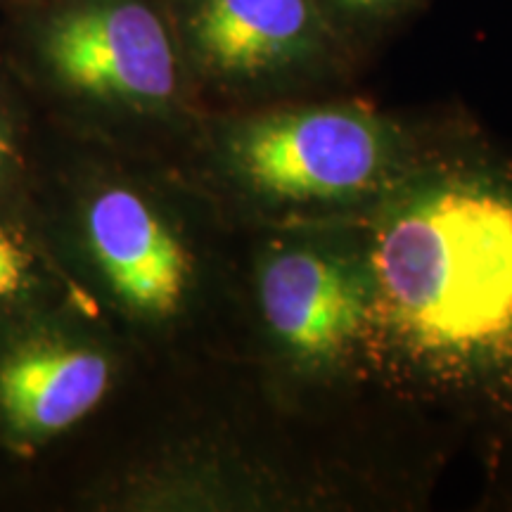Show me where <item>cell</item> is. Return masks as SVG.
Listing matches in <instances>:
<instances>
[{"instance_id": "obj_1", "label": "cell", "mask_w": 512, "mask_h": 512, "mask_svg": "<svg viewBox=\"0 0 512 512\" xmlns=\"http://www.w3.org/2000/svg\"><path fill=\"white\" fill-rule=\"evenodd\" d=\"M373 297L406 342L512 396V174L408 202L373 249Z\"/></svg>"}, {"instance_id": "obj_2", "label": "cell", "mask_w": 512, "mask_h": 512, "mask_svg": "<svg viewBox=\"0 0 512 512\" xmlns=\"http://www.w3.org/2000/svg\"><path fill=\"white\" fill-rule=\"evenodd\" d=\"M17 50L64 98L126 114H166L192 88L164 0H27Z\"/></svg>"}, {"instance_id": "obj_3", "label": "cell", "mask_w": 512, "mask_h": 512, "mask_svg": "<svg viewBox=\"0 0 512 512\" xmlns=\"http://www.w3.org/2000/svg\"><path fill=\"white\" fill-rule=\"evenodd\" d=\"M192 86L228 95L290 93L335 79L351 48L316 0H164Z\"/></svg>"}, {"instance_id": "obj_4", "label": "cell", "mask_w": 512, "mask_h": 512, "mask_svg": "<svg viewBox=\"0 0 512 512\" xmlns=\"http://www.w3.org/2000/svg\"><path fill=\"white\" fill-rule=\"evenodd\" d=\"M230 164L259 195L335 202L380 183L392 133L356 102H299L247 114L230 126Z\"/></svg>"}, {"instance_id": "obj_5", "label": "cell", "mask_w": 512, "mask_h": 512, "mask_svg": "<svg viewBox=\"0 0 512 512\" xmlns=\"http://www.w3.org/2000/svg\"><path fill=\"white\" fill-rule=\"evenodd\" d=\"M259 304L268 330L306 363H330L356 342L375 306L373 278L311 247L266 256Z\"/></svg>"}, {"instance_id": "obj_6", "label": "cell", "mask_w": 512, "mask_h": 512, "mask_svg": "<svg viewBox=\"0 0 512 512\" xmlns=\"http://www.w3.org/2000/svg\"><path fill=\"white\" fill-rule=\"evenodd\" d=\"M86 238L114 297L145 318H169L190 287V254L162 214L124 185L88 204Z\"/></svg>"}, {"instance_id": "obj_7", "label": "cell", "mask_w": 512, "mask_h": 512, "mask_svg": "<svg viewBox=\"0 0 512 512\" xmlns=\"http://www.w3.org/2000/svg\"><path fill=\"white\" fill-rule=\"evenodd\" d=\"M112 363L100 349L41 337L0 363V413L17 432L46 437L86 418L105 399Z\"/></svg>"}, {"instance_id": "obj_8", "label": "cell", "mask_w": 512, "mask_h": 512, "mask_svg": "<svg viewBox=\"0 0 512 512\" xmlns=\"http://www.w3.org/2000/svg\"><path fill=\"white\" fill-rule=\"evenodd\" d=\"M337 36L356 53L366 41L382 36L403 17L418 10L422 0H316Z\"/></svg>"}, {"instance_id": "obj_9", "label": "cell", "mask_w": 512, "mask_h": 512, "mask_svg": "<svg viewBox=\"0 0 512 512\" xmlns=\"http://www.w3.org/2000/svg\"><path fill=\"white\" fill-rule=\"evenodd\" d=\"M31 278V254L19 235L0 226V304L15 299Z\"/></svg>"}, {"instance_id": "obj_10", "label": "cell", "mask_w": 512, "mask_h": 512, "mask_svg": "<svg viewBox=\"0 0 512 512\" xmlns=\"http://www.w3.org/2000/svg\"><path fill=\"white\" fill-rule=\"evenodd\" d=\"M10 133H8V119H5V107H3V95H0V171L8 166L10 159Z\"/></svg>"}, {"instance_id": "obj_11", "label": "cell", "mask_w": 512, "mask_h": 512, "mask_svg": "<svg viewBox=\"0 0 512 512\" xmlns=\"http://www.w3.org/2000/svg\"><path fill=\"white\" fill-rule=\"evenodd\" d=\"M22 3H27V0H0V5H12V8H17Z\"/></svg>"}]
</instances>
